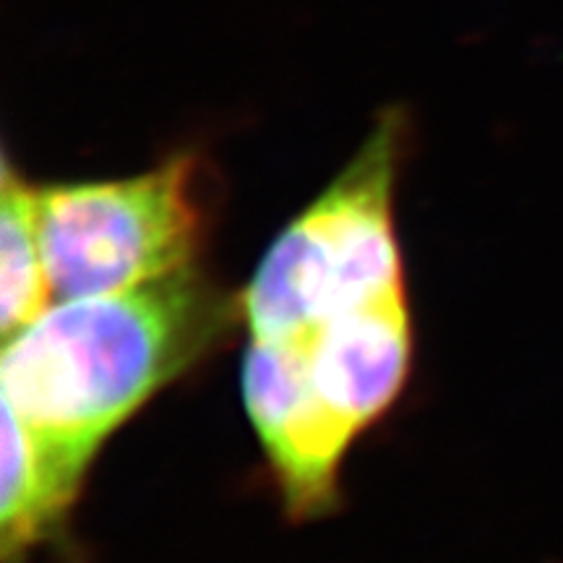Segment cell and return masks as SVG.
<instances>
[{
	"label": "cell",
	"instance_id": "obj_1",
	"mask_svg": "<svg viewBox=\"0 0 563 563\" xmlns=\"http://www.w3.org/2000/svg\"><path fill=\"white\" fill-rule=\"evenodd\" d=\"M241 300L188 266L125 292L58 300L0 355V391L76 470L125 420L220 344Z\"/></svg>",
	"mask_w": 563,
	"mask_h": 563
},
{
	"label": "cell",
	"instance_id": "obj_2",
	"mask_svg": "<svg viewBox=\"0 0 563 563\" xmlns=\"http://www.w3.org/2000/svg\"><path fill=\"white\" fill-rule=\"evenodd\" d=\"M402 136V115L386 110L332 186L269 245L238 298L253 340H300L405 290L394 220Z\"/></svg>",
	"mask_w": 563,
	"mask_h": 563
},
{
	"label": "cell",
	"instance_id": "obj_7",
	"mask_svg": "<svg viewBox=\"0 0 563 563\" xmlns=\"http://www.w3.org/2000/svg\"><path fill=\"white\" fill-rule=\"evenodd\" d=\"M40 188L5 159L0 188V329L3 340L30 327L53 306L40 238Z\"/></svg>",
	"mask_w": 563,
	"mask_h": 563
},
{
	"label": "cell",
	"instance_id": "obj_4",
	"mask_svg": "<svg viewBox=\"0 0 563 563\" xmlns=\"http://www.w3.org/2000/svg\"><path fill=\"white\" fill-rule=\"evenodd\" d=\"M241 384L287 514L298 522L332 514L340 501V467L355 435L316 394L300 342L253 340Z\"/></svg>",
	"mask_w": 563,
	"mask_h": 563
},
{
	"label": "cell",
	"instance_id": "obj_5",
	"mask_svg": "<svg viewBox=\"0 0 563 563\" xmlns=\"http://www.w3.org/2000/svg\"><path fill=\"white\" fill-rule=\"evenodd\" d=\"M298 342L316 394L357 439L389 410L410 373L412 321L405 290L334 316Z\"/></svg>",
	"mask_w": 563,
	"mask_h": 563
},
{
	"label": "cell",
	"instance_id": "obj_6",
	"mask_svg": "<svg viewBox=\"0 0 563 563\" xmlns=\"http://www.w3.org/2000/svg\"><path fill=\"white\" fill-rule=\"evenodd\" d=\"M87 473L47 446L3 402V493L0 551L3 563H30L34 553L60 540Z\"/></svg>",
	"mask_w": 563,
	"mask_h": 563
},
{
	"label": "cell",
	"instance_id": "obj_3",
	"mask_svg": "<svg viewBox=\"0 0 563 563\" xmlns=\"http://www.w3.org/2000/svg\"><path fill=\"white\" fill-rule=\"evenodd\" d=\"M196 159L175 154L118 180L40 188L53 300L125 292L194 266L203 235Z\"/></svg>",
	"mask_w": 563,
	"mask_h": 563
}]
</instances>
